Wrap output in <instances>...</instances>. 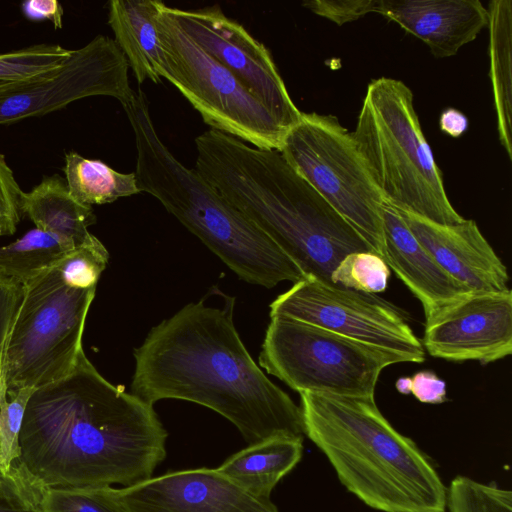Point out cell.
I'll return each instance as SVG.
<instances>
[{"label":"cell","instance_id":"cell-1","mask_svg":"<svg viewBox=\"0 0 512 512\" xmlns=\"http://www.w3.org/2000/svg\"><path fill=\"white\" fill-rule=\"evenodd\" d=\"M167 435L153 405L106 380L82 350L69 374L32 393L17 460L46 489L127 487L152 477Z\"/></svg>","mask_w":512,"mask_h":512},{"label":"cell","instance_id":"cell-2","mask_svg":"<svg viewBox=\"0 0 512 512\" xmlns=\"http://www.w3.org/2000/svg\"><path fill=\"white\" fill-rule=\"evenodd\" d=\"M235 299H204L154 326L134 349L131 394L154 405L179 399L229 420L247 443L304 437L300 406L255 363L236 330Z\"/></svg>","mask_w":512,"mask_h":512},{"label":"cell","instance_id":"cell-3","mask_svg":"<svg viewBox=\"0 0 512 512\" xmlns=\"http://www.w3.org/2000/svg\"><path fill=\"white\" fill-rule=\"evenodd\" d=\"M195 144V171L261 229L304 277L332 282L333 270L346 255L375 252L279 151L253 147L213 129Z\"/></svg>","mask_w":512,"mask_h":512},{"label":"cell","instance_id":"cell-4","mask_svg":"<svg viewBox=\"0 0 512 512\" xmlns=\"http://www.w3.org/2000/svg\"><path fill=\"white\" fill-rule=\"evenodd\" d=\"M299 394L304 435L349 492L383 512H445L447 487L432 460L391 425L374 397Z\"/></svg>","mask_w":512,"mask_h":512},{"label":"cell","instance_id":"cell-5","mask_svg":"<svg viewBox=\"0 0 512 512\" xmlns=\"http://www.w3.org/2000/svg\"><path fill=\"white\" fill-rule=\"evenodd\" d=\"M134 133L136 180L239 278L272 288L305 278L291 259L226 201L195 169L185 167L160 139L146 94L138 89L123 107Z\"/></svg>","mask_w":512,"mask_h":512},{"label":"cell","instance_id":"cell-6","mask_svg":"<svg viewBox=\"0 0 512 512\" xmlns=\"http://www.w3.org/2000/svg\"><path fill=\"white\" fill-rule=\"evenodd\" d=\"M351 133L374 182L391 205L442 225L464 220L449 201L414 108L413 93L404 82L373 79Z\"/></svg>","mask_w":512,"mask_h":512},{"label":"cell","instance_id":"cell-7","mask_svg":"<svg viewBox=\"0 0 512 512\" xmlns=\"http://www.w3.org/2000/svg\"><path fill=\"white\" fill-rule=\"evenodd\" d=\"M96 287L67 280L57 263L22 284L6 346L3 390L37 389L73 369Z\"/></svg>","mask_w":512,"mask_h":512},{"label":"cell","instance_id":"cell-8","mask_svg":"<svg viewBox=\"0 0 512 512\" xmlns=\"http://www.w3.org/2000/svg\"><path fill=\"white\" fill-rule=\"evenodd\" d=\"M404 362L390 351L286 316H273L260 366L301 392L374 397L380 373Z\"/></svg>","mask_w":512,"mask_h":512},{"label":"cell","instance_id":"cell-9","mask_svg":"<svg viewBox=\"0 0 512 512\" xmlns=\"http://www.w3.org/2000/svg\"><path fill=\"white\" fill-rule=\"evenodd\" d=\"M287 163L345 218L382 258V205L352 133L333 115L303 113L279 151Z\"/></svg>","mask_w":512,"mask_h":512},{"label":"cell","instance_id":"cell-10","mask_svg":"<svg viewBox=\"0 0 512 512\" xmlns=\"http://www.w3.org/2000/svg\"><path fill=\"white\" fill-rule=\"evenodd\" d=\"M156 26L160 76L177 88L203 121L253 147L280 151L288 131L183 31L165 3Z\"/></svg>","mask_w":512,"mask_h":512},{"label":"cell","instance_id":"cell-11","mask_svg":"<svg viewBox=\"0 0 512 512\" xmlns=\"http://www.w3.org/2000/svg\"><path fill=\"white\" fill-rule=\"evenodd\" d=\"M286 316L390 351L404 362L425 361V350L406 317L376 294L305 277L270 304V317Z\"/></svg>","mask_w":512,"mask_h":512},{"label":"cell","instance_id":"cell-12","mask_svg":"<svg viewBox=\"0 0 512 512\" xmlns=\"http://www.w3.org/2000/svg\"><path fill=\"white\" fill-rule=\"evenodd\" d=\"M128 68L114 39L98 35L72 50L58 68L29 80L0 84V125L42 116L91 96H110L125 107L136 94Z\"/></svg>","mask_w":512,"mask_h":512},{"label":"cell","instance_id":"cell-13","mask_svg":"<svg viewBox=\"0 0 512 512\" xmlns=\"http://www.w3.org/2000/svg\"><path fill=\"white\" fill-rule=\"evenodd\" d=\"M183 31L226 68L287 131L302 112L292 101L269 50L218 6L196 10L169 7Z\"/></svg>","mask_w":512,"mask_h":512},{"label":"cell","instance_id":"cell-14","mask_svg":"<svg viewBox=\"0 0 512 512\" xmlns=\"http://www.w3.org/2000/svg\"><path fill=\"white\" fill-rule=\"evenodd\" d=\"M424 350L488 364L512 352V292H468L425 318Z\"/></svg>","mask_w":512,"mask_h":512},{"label":"cell","instance_id":"cell-15","mask_svg":"<svg viewBox=\"0 0 512 512\" xmlns=\"http://www.w3.org/2000/svg\"><path fill=\"white\" fill-rule=\"evenodd\" d=\"M117 494L126 512H279L217 468L171 471L117 488Z\"/></svg>","mask_w":512,"mask_h":512},{"label":"cell","instance_id":"cell-16","mask_svg":"<svg viewBox=\"0 0 512 512\" xmlns=\"http://www.w3.org/2000/svg\"><path fill=\"white\" fill-rule=\"evenodd\" d=\"M396 208V207H395ZM431 257L451 277L473 292L509 289L507 268L474 220L442 225L396 208Z\"/></svg>","mask_w":512,"mask_h":512},{"label":"cell","instance_id":"cell-17","mask_svg":"<svg viewBox=\"0 0 512 512\" xmlns=\"http://www.w3.org/2000/svg\"><path fill=\"white\" fill-rule=\"evenodd\" d=\"M423 41L438 58L450 57L488 25L478 0H376L375 12Z\"/></svg>","mask_w":512,"mask_h":512},{"label":"cell","instance_id":"cell-18","mask_svg":"<svg viewBox=\"0 0 512 512\" xmlns=\"http://www.w3.org/2000/svg\"><path fill=\"white\" fill-rule=\"evenodd\" d=\"M383 259L420 301L425 318L470 291L451 277L414 237L398 210L382 205Z\"/></svg>","mask_w":512,"mask_h":512},{"label":"cell","instance_id":"cell-19","mask_svg":"<svg viewBox=\"0 0 512 512\" xmlns=\"http://www.w3.org/2000/svg\"><path fill=\"white\" fill-rule=\"evenodd\" d=\"M20 209L37 229L53 235L69 250L95 237L88 230L96 222L92 207L75 200L58 174L44 176L32 190L22 192Z\"/></svg>","mask_w":512,"mask_h":512},{"label":"cell","instance_id":"cell-20","mask_svg":"<svg viewBox=\"0 0 512 512\" xmlns=\"http://www.w3.org/2000/svg\"><path fill=\"white\" fill-rule=\"evenodd\" d=\"M163 5L158 0H111L108 24L114 41L126 57L139 84L149 79L160 83V43L157 15Z\"/></svg>","mask_w":512,"mask_h":512},{"label":"cell","instance_id":"cell-21","mask_svg":"<svg viewBox=\"0 0 512 512\" xmlns=\"http://www.w3.org/2000/svg\"><path fill=\"white\" fill-rule=\"evenodd\" d=\"M303 437L275 436L234 453L217 469L250 494L270 499L279 481L299 463Z\"/></svg>","mask_w":512,"mask_h":512},{"label":"cell","instance_id":"cell-22","mask_svg":"<svg viewBox=\"0 0 512 512\" xmlns=\"http://www.w3.org/2000/svg\"><path fill=\"white\" fill-rule=\"evenodd\" d=\"M490 78L499 140L512 159V1L488 6Z\"/></svg>","mask_w":512,"mask_h":512},{"label":"cell","instance_id":"cell-23","mask_svg":"<svg viewBox=\"0 0 512 512\" xmlns=\"http://www.w3.org/2000/svg\"><path fill=\"white\" fill-rule=\"evenodd\" d=\"M71 196L84 205L106 204L141 193L134 173H120L98 159L75 151L65 154L63 168Z\"/></svg>","mask_w":512,"mask_h":512},{"label":"cell","instance_id":"cell-24","mask_svg":"<svg viewBox=\"0 0 512 512\" xmlns=\"http://www.w3.org/2000/svg\"><path fill=\"white\" fill-rule=\"evenodd\" d=\"M70 251L53 235L35 228L0 247V273L23 284L58 263Z\"/></svg>","mask_w":512,"mask_h":512},{"label":"cell","instance_id":"cell-25","mask_svg":"<svg viewBox=\"0 0 512 512\" xmlns=\"http://www.w3.org/2000/svg\"><path fill=\"white\" fill-rule=\"evenodd\" d=\"M71 52L58 44H37L0 54V83L25 81L52 71Z\"/></svg>","mask_w":512,"mask_h":512},{"label":"cell","instance_id":"cell-26","mask_svg":"<svg viewBox=\"0 0 512 512\" xmlns=\"http://www.w3.org/2000/svg\"><path fill=\"white\" fill-rule=\"evenodd\" d=\"M446 508L449 512H512V492L459 475L447 488Z\"/></svg>","mask_w":512,"mask_h":512},{"label":"cell","instance_id":"cell-27","mask_svg":"<svg viewBox=\"0 0 512 512\" xmlns=\"http://www.w3.org/2000/svg\"><path fill=\"white\" fill-rule=\"evenodd\" d=\"M390 268L375 252L346 255L331 274L334 284L360 292L376 294L386 290Z\"/></svg>","mask_w":512,"mask_h":512},{"label":"cell","instance_id":"cell-28","mask_svg":"<svg viewBox=\"0 0 512 512\" xmlns=\"http://www.w3.org/2000/svg\"><path fill=\"white\" fill-rule=\"evenodd\" d=\"M43 512H126L112 486L79 489H46Z\"/></svg>","mask_w":512,"mask_h":512},{"label":"cell","instance_id":"cell-29","mask_svg":"<svg viewBox=\"0 0 512 512\" xmlns=\"http://www.w3.org/2000/svg\"><path fill=\"white\" fill-rule=\"evenodd\" d=\"M45 490L16 460L0 480V512H43Z\"/></svg>","mask_w":512,"mask_h":512},{"label":"cell","instance_id":"cell-30","mask_svg":"<svg viewBox=\"0 0 512 512\" xmlns=\"http://www.w3.org/2000/svg\"><path fill=\"white\" fill-rule=\"evenodd\" d=\"M35 389L23 388L0 398V472L6 474L20 457L19 435L27 403Z\"/></svg>","mask_w":512,"mask_h":512},{"label":"cell","instance_id":"cell-31","mask_svg":"<svg viewBox=\"0 0 512 512\" xmlns=\"http://www.w3.org/2000/svg\"><path fill=\"white\" fill-rule=\"evenodd\" d=\"M108 259L107 249L94 237L87 244L70 251L57 266L72 284L84 288L96 287Z\"/></svg>","mask_w":512,"mask_h":512},{"label":"cell","instance_id":"cell-32","mask_svg":"<svg viewBox=\"0 0 512 512\" xmlns=\"http://www.w3.org/2000/svg\"><path fill=\"white\" fill-rule=\"evenodd\" d=\"M22 190L13 171L0 153V231L2 235H11L20 221V199Z\"/></svg>","mask_w":512,"mask_h":512},{"label":"cell","instance_id":"cell-33","mask_svg":"<svg viewBox=\"0 0 512 512\" xmlns=\"http://www.w3.org/2000/svg\"><path fill=\"white\" fill-rule=\"evenodd\" d=\"M21 292V283L0 273V398L6 397L3 390L5 352Z\"/></svg>","mask_w":512,"mask_h":512},{"label":"cell","instance_id":"cell-34","mask_svg":"<svg viewBox=\"0 0 512 512\" xmlns=\"http://www.w3.org/2000/svg\"><path fill=\"white\" fill-rule=\"evenodd\" d=\"M303 6L337 25H343L374 13L376 0H314L304 2Z\"/></svg>","mask_w":512,"mask_h":512},{"label":"cell","instance_id":"cell-35","mask_svg":"<svg viewBox=\"0 0 512 512\" xmlns=\"http://www.w3.org/2000/svg\"><path fill=\"white\" fill-rule=\"evenodd\" d=\"M410 393L422 403L441 404L447 401L446 383L430 370L419 371L410 377Z\"/></svg>","mask_w":512,"mask_h":512},{"label":"cell","instance_id":"cell-36","mask_svg":"<svg viewBox=\"0 0 512 512\" xmlns=\"http://www.w3.org/2000/svg\"><path fill=\"white\" fill-rule=\"evenodd\" d=\"M23 15L31 21L49 20L55 28H61L63 8L57 0H28L22 3Z\"/></svg>","mask_w":512,"mask_h":512},{"label":"cell","instance_id":"cell-37","mask_svg":"<svg viewBox=\"0 0 512 512\" xmlns=\"http://www.w3.org/2000/svg\"><path fill=\"white\" fill-rule=\"evenodd\" d=\"M440 129L451 137H460L468 128V119L460 111L448 108L439 119Z\"/></svg>","mask_w":512,"mask_h":512},{"label":"cell","instance_id":"cell-38","mask_svg":"<svg viewBox=\"0 0 512 512\" xmlns=\"http://www.w3.org/2000/svg\"><path fill=\"white\" fill-rule=\"evenodd\" d=\"M395 387L398 392L401 394H409L410 393V377H400L395 383Z\"/></svg>","mask_w":512,"mask_h":512},{"label":"cell","instance_id":"cell-39","mask_svg":"<svg viewBox=\"0 0 512 512\" xmlns=\"http://www.w3.org/2000/svg\"><path fill=\"white\" fill-rule=\"evenodd\" d=\"M2 475H3V474L0 472V480H1V478H2Z\"/></svg>","mask_w":512,"mask_h":512},{"label":"cell","instance_id":"cell-40","mask_svg":"<svg viewBox=\"0 0 512 512\" xmlns=\"http://www.w3.org/2000/svg\"><path fill=\"white\" fill-rule=\"evenodd\" d=\"M0 235H2V234H1V231H0Z\"/></svg>","mask_w":512,"mask_h":512},{"label":"cell","instance_id":"cell-41","mask_svg":"<svg viewBox=\"0 0 512 512\" xmlns=\"http://www.w3.org/2000/svg\"><path fill=\"white\" fill-rule=\"evenodd\" d=\"M0 84H2V83H0Z\"/></svg>","mask_w":512,"mask_h":512}]
</instances>
